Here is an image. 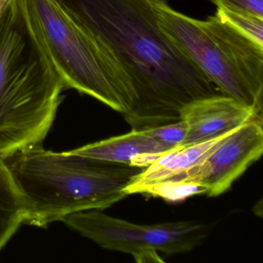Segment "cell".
<instances>
[{
    "label": "cell",
    "mask_w": 263,
    "mask_h": 263,
    "mask_svg": "<svg viewBox=\"0 0 263 263\" xmlns=\"http://www.w3.org/2000/svg\"><path fill=\"white\" fill-rule=\"evenodd\" d=\"M52 1L128 77L136 101L124 117L132 130L176 122L189 103L221 95L161 30L156 0Z\"/></svg>",
    "instance_id": "6da1fadb"
},
{
    "label": "cell",
    "mask_w": 263,
    "mask_h": 263,
    "mask_svg": "<svg viewBox=\"0 0 263 263\" xmlns=\"http://www.w3.org/2000/svg\"><path fill=\"white\" fill-rule=\"evenodd\" d=\"M64 89L25 0H8L0 11V158L42 144Z\"/></svg>",
    "instance_id": "7a4b0ae2"
},
{
    "label": "cell",
    "mask_w": 263,
    "mask_h": 263,
    "mask_svg": "<svg viewBox=\"0 0 263 263\" xmlns=\"http://www.w3.org/2000/svg\"><path fill=\"white\" fill-rule=\"evenodd\" d=\"M6 160L24 198V224L37 227L77 212L110 207L127 196L126 187L143 169L53 152L42 144Z\"/></svg>",
    "instance_id": "3957f363"
},
{
    "label": "cell",
    "mask_w": 263,
    "mask_h": 263,
    "mask_svg": "<svg viewBox=\"0 0 263 263\" xmlns=\"http://www.w3.org/2000/svg\"><path fill=\"white\" fill-rule=\"evenodd\" d=\"M154 7L161 30L221 95L262 115L263 47L217 16L193 19L166 0Z\"/></svg>",
    "instance_id": "277c9868"
},
{
    "label": "cell",
    "mask_w": 263,
    "mask_h": 263,
    "mask_svg": "<svg viewBox=\"0 0 263 263\" xmlns=\"http://www.w3.org/2000/svg\"><path fill=\"white\" fill-rule=\"evenodd\" d=\"M36 33L65 88L89 95L121 113L136 101L132 83L115 58L70 21L52 0H25Z\"/></svg>",
    "instance_id": "5b68a950"
},
{
    "label": "cell",
    "mask_w": 263,
    "mask_h": 263,
    "mask_svg": "<svg viewBox=\"0 0 263 263\" xmlns=\"http://www.w3.org/2000/svg\"><path fill=\"white\" fill-rule=\"evenodd\" d=\"M62 221L104 249L132 255L146 249H155L167 255L190 252L209 234L207 224L195 221L138 224L99 210L71 214Z\"/></svg>",
    "instance_id": "8992f818"
},
{
    "label": "cell",
    "mask_w": 263,
    "mask_h": 263,
    "mask_svg": "<svg viewBox=\"0 0 263 263\" xmlns=\"http://www.w3.org/2000/svg\"><path fill=\"white\" fill-rule=\"evenodd\" d=\"M262 123L263 119H255L242 124L182 175L155 184L180 191L187 197L199 194L216 197L227 192L261 158Z\"/></svg>",
    "instance_id": "52a82bcc"
},
{
    "label": "cell",
    "mask_w": 263,
    "mask_h": 263,
    "mask_svg": "<svg viewBox=\"0 0 263 263\" xmlns=\"http://www.w3.org/2000/svg\"><path fill=\"white\" fill-rule=\"evenodd\" d=\"M180 118L187 124L185 139L180 146L209 141L234 130L262 115L223 95L200 98L181 109Z\"/></svg>",
    "instance_id": "ba28073f"
},
{
    "label": "cell",
    "mask_w": 263,
    "mask_h": 263,
    "mask_svg": "<svg viewBox=\"0 0 263 263\" xmlns=\"http://www.w3.org/2000/svg\"><path fill=\"white\" fill-rule=\"evenodd\" d=\"M172 148L174 147L146 135L144 130H132L125 135L87 144L69 152L143 168Z\"/></svg>",
    "instance_id": "9c48e42d"
},
{
    "label": "cell",
    "mask_w": 263,
    "mask_h": 263,
    "mask_svg": "<svg viewBox=\"0 0 263 263\" xmlns=\"http://www.w3.org/2000/svg\"><path fill=\"white\" fill-rule=\"evenodd\" d=\"M235 129L209 141L191 145L177 146L171 149L137 174L124 192L127 196L141 193L148 186L180 176L212 152Z\"/></svg>",
    "instance_id": "30bf717a"
},
{
    "label": "cell",
    "mask_w": 263,
    "mask_h": 263,
    "mask_svg": "<svg viewBox=\"0 0 263 263\" xmlns=\"http://www.w3.org/2000/svg\"><path fill=\"white\" fill-rule=\"evenodd\" d=\"M25 204L7 161L0 158V252L24 224Z\"/></svg>",
    "instance_id": "8fae6325"
},
{
    "label": "cell",
    "mask_w": 263,
    "mask_h": 263,
    "mask_svg": "<svg viewBox=\"0 0 263 263\" xmlns=\"http://www.w3.org/2000/svg\"><path fill=\"white\" fill-rule=\"evenodd\" d=\"M215 16L263 47V19L261 18L232 11L223 7H217Z\"/></svg>",
    "instance_id": "7c38bea8"
},
{
    "label": "cell",
    "mask_w": 263,
    "mask_h": 263,
    "mask_svg": "<svg viewBox=\"0 0 263 263\" xmlns=\"http://www.w3.org/2000/svg\"><path fill=\"white\" fill-rule=\"evenodd\" d=\"M146 135L157 141L172 147H177L182 144L187 135V127L184 121H176L159 127L144 130Z\"/></svg>",
    "instance_id": "4fadbf2b"
},
{
    "label": "cell",
    "mask_w": 263,
    "mask_h": 263,
    "mask_svg": "<svg viewBox=\"0 0 263 263\" xmlns=\"http://www.w3.org/2000/svg\"><path fill=\"white\" fill-rule=\"evenodd\" d=\"M217 7L263 19V0H210Z\"/></svg>",
    "instance_id": "5bb4252c"
},
{
    "label": "cell",
    "mask_w": 263,
    "mask_h": 263,
    "mask_svg": "<svg viewBox=\"0 0 263 263\" xmlns=\"http://www.w3.org/2000/svg\"><path fill=\"white\" fill-rule=\"evenodd\" d=\"M138 262H163L164 260L160 258L158 251L155 249H146L133 255Z\"/></svg>",
    "instance_id": "9a60e30c"
},
{
    "label": "cell",
    "mask_w": 263,
    "mask_h": 263,
    "mask_svg": "<svg viewBox=\"0 0 263 263\" xmlns=\"http://www.w3.org/2000/svg\"><path fill=\"white\" fill-rule=\"evenodd\" d=\"M7 1H8V0H0V11L2 10L3 8H4V6H5V4L7 3Z\"/></svg>",
    "instance_id": "2e32d148"
}]
</instances>
